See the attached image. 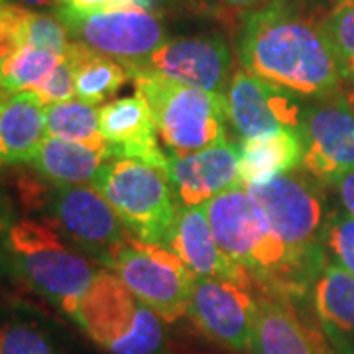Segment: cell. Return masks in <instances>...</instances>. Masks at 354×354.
Returning a JSON list of instances; mask_svg holds the SVG:
<instances>
[{
  "label": "cell",
  "instance_id": "f546056e",
  "mask_svg": "<svg viewBox=\"0 0 354 354\" xmlns=\"http://www.w3.org/2000/svg\"><path fill=\"white\" fill-rule=\"evenodd\" d=\"M30 10L18 4H0V62L4 64L26 46V28Z\"/></svg>",
  "mask_w": 354,
  "mask_h": 354
},
{
  "label": "cell",
  "instance_id": "d6986e66",
  "mask_svg": "<svg viewBox=\"0 0 354 354\" xmlns=\"http://www.w3.org/2000/svg\"><path fill=\"white\" fill-rule=\"evenodd\" d=\"M311 304L335 354H354V276L329 260L311 288Z\"/></svg>",
  "mask_w": 354,
  "mask_h": 354
},
{
  "label": "cell",
  "instance_id": "7c38bea8",
  "mask_svg": "<svg viewBox=\"0 0 354 354\" xmlns=\"http://www.w3.org/2000/svg\"><path fill=\"white\" fill-rule=\"evenodd\" d=\"M304 156L301 169L323 185H333L354 169V111L344 95L305 109L297 128Z\"/></svg>",
  "mask_w": 354,
  "mask_h": 354
},
{
  "label": "cell",
  "instance_id": "9c48e42d",
  "mask_svg": "<svg viewBox=\"0 0 354 354\" xmlns=\"http://www.w3.org/2000/svg\"><path fill=\"white\" fill-rule=\"evenodd\" d=\"M104 266L164 323L187 315L195 274L169 248L130 236Z\"/></svg>",
  "mask_w": 354,
  "mask_h": 354
},
{
  "label": "cell",
  "instance_id": "74e56055",
  "mask_svg": "<svg viewBox=\"0 0 354 354\" xmlns=\"http://www.w3.org/2000/svg\"><path fill=\"white\" fill-rule=\"evenodd\" d=\"M344 99L348 101V104L353 106V111H354V87H353V91H348V93L344 95Z\"/></svg>",
  "mask_w": 354,
  "mask_h": 354
},
{
  "label": "cell",
  "instance_id": "6da1fadb",
  "mask_svg": "<svg viewBox=\"0 0 354 354\" xmlns=\"http://www.w3.org/2000/svg\"><path fill=\"white\" fill-rule=\"evenodd\" d=\"M239 53L242 69L297 97L333 99L344 83L321 20L291 0H270L248 12Z\"/></svg>",
  "mask_w": 354,
  "mask_h": 354
},
{
  "label": "cell",
  "instance_id": "44dd1931",
  "mask_svg": "<svg viewBox=\"0 0 354 354\" xmlns=\"http://www.w3.org/2000/svg\"><path fill=\"white\" fill-rule=\"evenodd\" d=\"M299 132L286 128L274 134L248 138L239 146V169L244 187H254L301 165Z\"/></svg>",
  "mask_w": 354,
  "mask_h": 354
},
{
  "label": "cell",
  "instance_id": "ac0fdd59",
  "mask_svg": "<svg viewBox=\"0 0 354 354\" xmlns=\"http://www.w3.org/2000/svg\"><path fill=\"white\" fill-rule=\"evenodd\" d=\"M101 134L111 158H130L165 171L167 152L158 144L153 116L142 95L106 102L99 109Z\"/></svg>",
  "mask_w": 354,
  "mask_h": 354
},
{
  "label": "cell",
  "instance_id": "60d3db41",
  "mask_svg": "<svg viewBox=\"0 0 354 354\" xmlns=\"http://www.w3.org/2000/svg\"><path fill=\"white\" fill-rule=\"evenodd\" d=\"M0 4H4V0H0Z\"/></svg>",
  "mask_w": 354,
  "mask_h": 354
},
{
  "label": "cell",
  "instance_id": "4fadbf2b",
  "mask_svg": "<svg viewBox=\"0 0 354 354\" xmlns=\"http://www.w3.org/2000/svg\"><path fill=\"white\" fill-rule=\"evenodd\" d=\"M228 122L242 138H258L286 128L297 130L305 109L297 95L262 77L239 69L230 77L227 93Z\"/></svg>",
  "mask_w": 354,
  "mask_h": 354
},
{
  "label": "cell",
  "instance_id": "836d02e7",
  "mask_svg": "<svg viewBox=\"0 0 354 354\" xmlns=\"http://www.w3.org/2000/svg\"><path fill=\"white\" fill-rule=\"evenodd\" d=\"M230 8H234V10H248V12H252L256 8H260V6H264L266 2H270V0H225Z\"/></svg>",
  "mask_w": 354,
  "mask_h": 354
},
{
  "label": "cell",
  "instance_id": "7a4b0ae2",
  "mask_svg": "<svg viewBox=\"0 0 354 354\" xmlns=\"http://www.w3.org/2000/svg\"><path fill=\"white\" fill-rule=\"evenodd\" d=\"M216 244L242 266L258 293L301 301L311 293V281L293 262L286 244L268 227L262 211L242 183L205 203Z\"/></svg>",
  "mask_w": 354,
  "mask_h": 354
},
{
  "label": "cell",
  "instance_id": "484cf974",
  "mask_svg": "<svg viewBox=\"0 0 354 354\" xmlns=\"http://www.w3.org/2000/svg\"><path fill=\"white\" fill-rule=\"evenodd\" d=\"M321 26L333 48L342 81L354 87V0H339L321 18Z\"/></svg>",
  "mask_w": 354,
  "mask_h": 354
},
{
  "label": "cell",
  "instance_id": "f35d334b",
  "mask_svg": "<svg viewBox=\"0 0 354 354\" xmlns=\"http://www.w3.org/2000/svg\"><path fill=\"white\" fill-rule=\"evenodd\" d=\"M8 95H0V106H2V102H4V99H6Z\"/></svg>",
  "mask_w": 354,
  "mask_h": 354
},
{
  "label": "cell",
  "instance_id": "1f68e13d",
  "mask_svg": "<svg viewBox=\"0 0 354 354\" xmlns=\"http://www.w3.org/2000/svg\"><path fill=\"white\" fill-rule=\"evenodd\" d=\"M62 4L71 6L77 10H97V8H109V6H122V4H134L140 8L152 10L156 0H64ZM59 4V6H62Z\"/></svg>",
  "mask_w": 354,
  "mask_h": 354
},
{
  "label": "cell",
  "instance_id": "5b68a950",
  "mask_svg": "<svg viewBox=\"0 0 354 354\" xmlns=\"http://www.w3.org/2000/svg\"><path fill=\"white\" fill-rule=\"evenodd\" d=\"M6 248L20 276L73 319L77 305L99 270L83 254L67 246L57 228L48 221H16L8 228Z\"/></svg>",
  "mask_w": 354,
  "mask_h": 354
},
{
  "label": "cell",
  "instance_id": "ab89813d",
  "mask_svg": "<svg viewBox=\"0 0 354 354\" xmlns=\"http://www.w3.org/2000/svg\"><path fill=\"white\" fill-rule=\"evenodd\" d=\"M2 65H4V64L0 62V79H2ZM0 91H2V88H0Z\"/></svg>",
  "mask_w": 354,
  "mask_h": 354
},
{
  "label": "cell",
  "instance_id": "3957f363",
  "mask_svg": "<svg viewBox=\"0 0 354 354\" xmlns=\"http://www.w3.org/2000/svg\"><path fill=\"white\" fill-rule=\"evenodd\" d=\"M248 191L268 227L286 244L293 262L313 286L323 266L329 262L323 246L329 218L323 183L301 169H291Z\"/></svg>",
  "mask_w": 354,
  "mask_h": 354
},
{
  "label": "cell",
  "instance_id": "4dcf8cb0",
  "mask_svg": "<svg viewBox=\"0 0 354 354\" xmlns=\"http://www.w3.org/2000/svg\"><path fill=\"white\" fill-rule=\"evenodd\" d=\"M30 91L36 93L39 101L46 106L55 104V102L71 101L75 97V79H73V69H71V64L67 62V57L64 55L50 75Z\"/></svg>",
  "mask_w": 354,
  "mask_h": 354
},
{
  "label": "cell",
  "instance_id": "7402d4cb",
  "mask_svg": "<svg viewBox=\"0 0 354 354\" xmlns=\"http://www.w3.org/2000/svg\"><path fill=\"white\" fill-rule=\"evenodd\" d=\"M109 158L111 153L106 150H95L85 144L48 136L30 164L51 185L64 187L93 183Z\"/></svg>",
  "mask_w": 354,
  "mask_h": 354
},
{
  "label": "cell",
  "instance_id": "d590c367",
  "mask_svg": "<svg viewBox=\"0 0 354 354\" xmlns=\"http://www.w3.org/2000/svg\"><path fill=\"white\" fill-rule=\"evenodd\" d=\"M174 2H181V4H187V6H199V4H207L209 0H174Z\"/></svg>",
  "mask_w": 354,
  "mask_h": 354
},
{
  "label": "cell",
  "instance_id": "5bb4252c",
  "mask_svg": "<svg viewBox=\"0 0 354 354\" xmlns=\"http://www.w3.org/2000/svg\"><path fill=\"white\" fill-rule=\"evenodd\" d=\"M142 69L189 87L225 95L232 77V53L221 36L165 39L136 71Z\"/></svg>",
  "mask_w": 354,
  "mask_h": 354
},
{
  "label": "cell",
  "instance_id": "83f0119b",
  "mask_svg": "<svg viewBox=\"0 0 354 354\" xmlns=\"http://www.w3.org/2000/svg\"><path fill=\"white\" fill-rule=\"evenodd\" d=\"M323 246L330 262L354 276V216L344 209L329 213L323 232Z\"/></svg>",
  "mask_w": 354,
  "mask_h": 354
},
{
  "label": "cell",
  "instance_id": "f1b7e54d",
  "mask_svg": "<svg viewBox=\"0 0 354 354\" xmlns=\"http://www.w3.org/2000/svg\"><path fill=\"white\" fill-rule=\"evenodd\" d=\"M69 44H71L69 32L57 16L30 10L28 28H26V46L51 51V53L64 57Z\"/></svg>",
  "mask_w": 354,
  "mask_h": 354
},
{
  "label": "cell",
  "instance_id": "8992f818",
  "mask_svg": "<svg viewBox=\"0 0 354 354\" xmlns=\"http://www.w3.org/2000/svg\"><path fill=\"white\" fill-rule=\"evenodd\" d=\"M73 321L111 354H158L164 348V321L111 270H99Z\"/></svg>",
  "mask_w": 354,
  "mask_h": 354
},
{
  "label": "cell",
  "instance_id": "d6a6232c",
  "mask_svg": "<svg viewBox=\"0 0 354 354\" xmlns=\"http://www.w3.org/2000/svg\"><path fill=\"white\" fill-rule=\"evenodd\" d=\"M333 187L337 189V195H339V199H341L342 209H344L348 215L354 216V169L342 174V176L333 183Z\"/></svg>",
  "mask_w": 354,
  "mask_h": 354
},
{
  "label": "cell",
  "instance_id": "e575fe53",
  "mask_svg": "<svg viewBox=\"0 0 354 354\" xmlns=\"http://www.w3.org/2000/svg\"><path fill=\"white\" fill-rule=\"evenodd\" d=\"M24 6H30V8H50V6H55L59 8V4L64 0H20Z\"/></svg>",
  "mask_w": 354,
  "mask_h": 354
},
{
  "label": "cell",
  "instance_id": "8fae6325",
  "mask_svg": "<svg viewBox=\"0 0 354 354\" xmlns=\"http://www.w3.org/2000/svg\"><path fill=\"white\" fill-rule=\"evenodd\" d=\"M256 313L258 297L252 290L225 279L193 278L187 315L207 337L228 351L252 353Z\"/></svg>",
  "mask_w": 354,
  "mask_h": 354
},
{
  "label": "cell",
  "instance_id": "8d00e7d4",
  "mask_svg": "<svg viewBox=\"0 0 354 354\" xmlns=\"http://www.w3.org/2000/svg\"><path fill=\"white\" fill-rule=\"evenodd\" d=\"M301 2L313 4V6H321V4H327V2H333V0H301Z\"/></svg>",
  "mask_w": 354,
  "mask_h": 354
},
{
  "label": "cell",
  "instance_id": "d4e9b609",
  "mask_svg": "<svg viewBox=\"0 0 354 354\" xmlns=\"http://www.w3.org/2000/svg\"><path fill=\"white\" fill-rule=\"evenodd\" d=\"M59 59L62 57L51 51L24 46L2 65V79H0L2 93L14 95L20 91L34 88L55 69Z\"/></svg>",
  "mask_w": 354,
  "mask_h": 354
},
{
  "label": "cell",
  "instance_id": "e0dca14e",
  "mask_svg": "<svg viewBox=\"0 0 354 354\" xmlns=\"http://www.w3.org/2000/svg\"><path fill=\"white\" fill-rule=\"evenodd\" d=\"M167 248L176 252L195 276L225 279L256 291L252 276L218 248L205 205L179 207Z\"/></svg>",
  "mask_w": 354,
  "mask_h": 354
},
{
  "label": "cell",
  "instance_id": "4316f807",
  "mask_svg": "<svg viewBox=\"0 0 354 354\" xmlns=\"http://www.w3.org/2000/svg\"><path fill=\"white\" fill-rule=\"evenodd\" d=\"M0 354H62V351L38 321L10 315L0 321Z\"/></svg>",
  "mask_w": 354,
  "mask_h": 354
},
{
  "label": "cell",
  "instance_id": "b9f144b4",
  "mask_svg": "<svg viewBox=\"0 0 354 354\" xmlns=\"http://www.w3.org/2000/svg\"><path fill=\"white\" fill-rule=\"evenodd\" d=\"M0 262H2V258H0Z\"/></svg>",
  "mask_w": 354,
  "mask_h": 354
},
{
  "label": "cell",
  "instance_id": "ffe728a7",
  "mask_svg": "<svg viewBox=\"0 0 354 354\" xmlns=\"http://www.w3.org/2000/svg\"><path fill=\"white\" fill-rule=\"evenodd\" d=\"M46 138V104L38 95H8L0 106V165L30 164Z\"/></svg>",
  "mask_w": 354,
  "mask_h": 354
},
{
  "label": "cell",
  "instance_id": "277c9868",
  "mask_svg": "<svg viewBox=\"0 0 354 354\" xmlns=\"http://www.w3.org/2000/svg\"><path fill=\"white\" fill-rule=\"evenodd\" d=\"M136 93L142 95L153 116L158 138L167 153L187 156L227 142L225 95L189 87L153 71H136Z\"/></svg>",
  "mask_w": 354,
  "mask_h": 354
},
{
  "label": "cell",
  "instance_id": "603a6c76",
  "mask_svg": "<svg viewBox=\"0 0 354 354\" xmlns=\"http://www.w3.org/2000/svg\"><path fill=\"white\" fill-rule=\"evenodd\" d=\"M67 62L73 69L75 79V97L88 104H99L104 99L113 97L132 79L130 71L113 57H106L99 51L91 50L81 41L69 44L65 51Z\"/></svg>",
  "mask_w": 354,
  "mask_h": 354
},
{
  "label": "cell",
  "instance_id": "ba28073f",
  "mask_svg": "<svg viewBox=\"0 0 354 354\" xmlns=\"http://www.w3.org/2000/svg\"><path fill=\"white\" fill-rule=\"evenodd\" d=\"M55 16L64 22L73 41L113 57L127 67L130 75L167 39L160 16L134 4L97 10H77L62 4Z\"/></svg>",
  "mask_w": 354,
  "mask_h": 354
},
{
  "label": "cell",
  "instance_id": "2e32d148",
  "mask_svg": "<svg viewBox=\"0 0 354 354\" xmlns=\"http://www.w3.org/2000/svg\"><path fill=\"white\" fill-rule=\"evenodd\" d=\"M165 176L179 207H201L241 183L239 146L223 142L187 156L167 153Z\"/></svg>",
  "mask_w": 354,
  "mask_h": 354
},
{
  "label": "cell",
  "instance_id": "9a60e30c",
  "mask_svg": "<svg viewBox=\"0 0 354 354\" xmlns=\"http://www.w3.org/2000/svg\"><path fill=\"white\" fill-rule=\"evenodd\" d=\"M252 354H335L319 321L304 315L297 301L258 293Z\"/></svg>",
  "mask_w": 354,
  "mask_h": 354
},
{
  "label": "cell",
  "instance_id": "30bf717a",
  "mask_svg": "<svg viewBox=\"0 0 354 354\" xmlns=\"http://www.w3.org/2000/svg\"><path fill=\"white\" fill-rule=\"evenodd\" d=\"M46 205L50 209V223L57 232L81 250L99 258L102 264H106L111 254L132 236L113 205L95 187L53 185L46 195Z\"/></svg>",
  "mask_w": 354,
  "mask_h": 354
},
{
  "label": "cell",
  "instance_id": "52a82bcc",
  "mask_svg": "<svg viewBox=\"0 0 354 354\" xmlns=\"http://www.w3.org/2000/svg\"><path fill=\"white\" fill-rule=\"evenodd\" d=\"M134 239L167 248L179 205L165 171L130 158H109L91 183Z\"/></svg>",
  "mask_w": 354,
  "mask_h": 354
},
{
  "label": "cell",
  "instance_id": "cb8c5ba5",
  "mask_svg": "<svg viewBox=\"0 0 354 354\" xmlns=\"http://www.w3.org/2000/svg\"><path fill=\"white\" fill-rule=\"evenodd\" d=\"M46 134L109 152V144L99 127V109L79 99L46 106Z\"/></svg>",
  "mask_w": 354,
  "mask_h": 354
}]
</instances>
